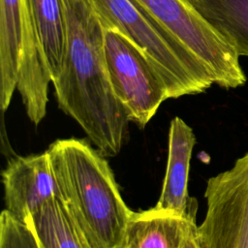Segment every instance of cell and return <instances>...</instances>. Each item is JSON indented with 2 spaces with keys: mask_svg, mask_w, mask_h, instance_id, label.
<instances>
[{
  "mask_svg": "<svg viewBox=\"0 0 248 248\" xmlns=\"http://www.w3.org/2000/svg\"><path fill=\"white\" fill-rule=\"evenodd\" d=\"M62 1L65 56L60 74L51 81L58 107L79 124L103 156H116L130 119L108 79L102 21L89 0Z\"/></svg>",
  "mask_w": 248,
  "mask_h": 248,
  "instance_id": "cell-1",
  "label": "cell"
},
{
  "mask_svg": "<svg viewBox=\"0 0 248 248\" xmlns=\"http://www.w3.org/2000/svg\"><path fill=\"white\" fill-rule=\"evenodd\" d=\"M46 151L57 196L94 248L121 247L133 211L106 157L78 139L57 140Z\"/></svg>",
  "mask_w": 248,
  "mask_h": 248,
  "instance_id": "cell-2",
  "label": "cell"
},
{
  "mask_svg": "<svg viewBox=\"0 0 248 248\" xmlns=\"http://www.w3.org/2000/svg\"><path fill=\"white\" fill-rule=\"evenodd\" d=\"M103 26L128 37L163 80L168 99L203 93L214 84L202 62L132 0H89Z\"/></svg>",
  "mask_w": 248,
  "mask_h": 248,
  "instance_id": "cell-3",
  "label": "cell"
},
{
  "mask_svg": "<svg viewBox=\"0 0 248 248\" xmlns=\"http://www.w3.org/2000/svg\"><path fill=\"white\" fill-rule=\"evenodd\" d=\"M51 79L33 19L31 0H0V107L16 90L35 125L46 114Z\"/></svg>",
  "mask_w": 248,
  "mask_h": 248,
  "instance_id": "cell-4",
  "label": "cell"
},
{
  "mask_svg": "<svg viewBox=\"0 0 248 248\" xmlns=\"http://www.w3.org/2000/svg\"><path fill=\"white\" fill-rule=\"evenodd\" d=\"M163 29L191 51L225 89L246 82L233 46L187 0H132Z\"/></svg>",
  "mask_w": 248,
  "mask_h": 248,
  "instance_id": "cell-5",
  "label": "cell"
},
{
  "mask_svg": "<svg viewBox=\"0 0 248 248\" xmlns=\"http://www.w3.org/2000/svg\"><path fill=\"white\" fill-rule=\"evenodd\" d=\"M108 79L130 121L143 128L168 99L160 76L143 52L120 31L103 26Z\"/></svg>",
  "mask_w": 248,
  "mask_h": 248,
  "instance_id": "cell-6",
  "label": "cell"
},
{
  "mask_svg": "<svg viewBox=\"0 0 248 248\" xmlns=\"http://www.w3.org/2000/svg\"><path fill=\"white\" fill-rule=\"evenodd\" d=\"M200 248H248V152L206 183Z\"/></svg>",
  "mask_w": 248,
  "mask_h": 248,
  "instance_id": "cell-7",
  "label": "cell"
},
{
  "mask_svg": "<svg viewBox=\"0 0 248 248\" xmlns=\"http://www.w3.org/2000/svg\"><path fill=\"white\" fill-rule=\"evenodd\" d=\"M6 210L24 222L57 196V186L47 151L16 156L2 170Z\"/></svg>",
  "mask_w": 248,
  "mask_h": 248,
  "instance_id": "cell-8",
  "label": "cell"
},
{
  "mask_svg": "<svg viewBox=\"0 0 248 248\" xmlns=\"http://www.w3.org/2000/svg\"><path fill=\"white\" fill-rule=\"evenodd\" d=\"M196 143L193 129L180 117L170 121L166 174L156 203L157 208L174 211L182 216L197 214V200L188 194L190 161Z\"/></svg>",
  "mask_w": 248,
  "mask_h": 248,
  "instance_id": "cell-9",
  "label": "cell"
},
{
  "mask_svg": "<svg viewBox=\"0 0 248 248\" xmlns=\"http://www.w3.org/2000/svg\"><path fill=\"white\" fill-rule=\"evenodd\" d=\"M196 215L182 216L156 206L135 212L128 221L123 248H181Z\"/></svg>",
  "mask_w": 248,
  "mask_h": 248,
  "instance_id": "cell-10",
  "label": "cell"
},
{
  "mask_svg": "<svg viewBox=\"0 0 248 248\" xmlns=\"http://www.w3.org/2000/svg\"><path fill=\"white\" fill-rule=\"evenodd\" d=\"M25 223L42 248H94L58 196L30 215Z\"/></svg>",
  "mask_w": 248,
  "mask_h": 248,
  "instance_id": "cell-11",
  "label": "cell"
},
{
  "mask_svg": "<svg viewBox=\"0 0 248 248\" xmlns=\"http://www.w3.org/2000/svg\"><path fill=\"white\" fill-rule=\"evenodd\" d=\"M37 37L51 81L63 66L66 48V18L62 0H31Z\"/></svg>",
  "mask_w": 248,
  "mask_h": 248,
  "instance_id": "cell-12",
  "label": "cell"
},
{
  "mask_svg": "<svg viewBox=\"0 0 248 248\" xmlns=\"http://www.w3.org/2000/svg\"><path fill=\"white\" fill-rule=\"evenodd\" d=\"M235 49L248 57V0H187Z\"/></svg>",
  "mask_w": 248,
  "mask_h": 248,
  "instance_id": "cell-13",
  "label": "cell"
},
{
  "mask_svg": "<svg viewBox=\"0 0 248 248\" xmlns=\"http://www.w3.org/2000/svg\"><path fill=\"white\" fill-rule=\"evenodd\" d=\"M0 248H42L30 227L4 209L0 215Z\"/></svg>",
  "mask_w": 248,
  "mask_h": 248,
  "instance_id": "cell-14",
  "label": "cell"
},
{
  "mask_svg": "<svg viewBox=\"0 0 248 248\" xmlns=\"http://www.w3.org/2000/svg\"><path fill=\"white\" fill-rule=\"evenodd\" d=\"M197 228H198L197 222H194L188 231V233L184 239V242L181 248H200L198 237H197Z\"/></svg>",
  "mask_w": 248,
  "mask_h": 248,
  "instance_id": "cell-15",
  "label": "cell"
},
{
  "mask_svg": "<svg viewBox=\"0 0 248 248\" xmlns=\"http://www.w3.org/2000/svg\"><path fill=\"white\" fill-rule=\"evenodd\" d=\"M119 248H123V247H122V246H121V247H119Z\"/></svg>",
  "mask_w": 248,
  "mask_h": 248,
  "instance_id": "cell-16",
  "label": "cell"
}]
</instances>
